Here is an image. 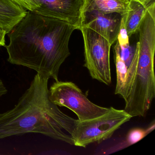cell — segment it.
<instances>
[{"instance_id":"obj_1","label":"cell","mask_w":155,"mask_h":155,"mask_svg":"<svg viewBox=\"0 0 155 155\" xmlns=\"http://www.w3.org/2000/svg\"><path fill=\"white\" fill-rule=\"evenodd\" d=\"M75 30L68 22L29 11L8 33V61L57 81L70 55L69 43Z\"/></svg>"},{"instance_id":"obj_2","label":"cell","mask_w":155,"mask_h":155,"mask_svg":"<svg viewBox=\"0 0 155 155\" xmlns=\"http://www.w3.org/2000/svg\"><path fill=\"white\" fill-rule=\"evenodd\" d=\"M49 79L37 73L14 107L0 112V139L39 133L74 145L79 120L63 113L51 100Z\"/></svg>"},{"instance_id":"obj_3","label":"cell","mask_w":155,"mask_h":155,"mask_svg":"<svg viewBox=\"0 0 155 155\" xmlns=\"http://www.w3.org/2000/svg\"><path fill=\"white\" fill-rule=\"evenodd\" d=\"M138 32L139 40L120 96L125 101L124 110L132 117H145L155 98V4L148 7Z\"/></svg>"},{"instance_id":"obj_4","label":"cell","mask_w":155,"mask_h":155,"mask_svg":"<svg viewBox=\"0 0 155 155\" xmlns=\"http://www.w3.org/2000/svg\"><path fill=\"white\" fill-rule=\"evenodd\" d=\"M131 118L124 110L111 107L107 113L97 117L79 120L74 132V145L86 147L89 144L106 140Z\"/></svg>"},{"instance_id":"obj_5","label":"cell","mask_w":155,"mask_h":155,"mask_svg":"<svg viewBox=\"0 0 155 155\" xmlns=\"http://www.w3.org/2000/svg\"><path fill=\"white\" fill-rule=\"evenodd\" d=\"M49 91L50 99L54 104L58 107L69 109L76 114L80 121L97 117L107 113L109 109V108L92 103L71 81H55Z\"/></svg>"},{"instance_id":"obj_6","label":"cell","mask_w":155,"mask_h":155,"mask_svg":"<svg viewBox=\"0 0 155 155\" xmlns=\"http://www.w3.org/2000/svg\"><path fill=\"white\" fill-rule=\"evenodd\" d=\"M80 31L84 41L85 63L93 79L107 85L111 83L110 53L111 45L91 29L82 26Z\"/></svg>"},{"instance_id":"obj_7","label":"cell","mask_w":155,"mask_h":155,"mask_svg":"<svg viewBox=\"0 0 155 155\" xmlns=\"http://www.w3.org/2000/svg\"><path fill=\"white\" fill-rule=\"evenodd\" d=\"M33 12L63 21L80 30L84 21L85 0H35Z\"/></svg>"},{"instance_id":"obj_8","label":"cell","mask_w":155,"mask_h":155,"mask_svg":"<svg viewBox=\"0 0 155 155\" xmlns=\"http://www.w3.org/2000/svg\"><path fill=\"white\" fill-rule=\"evenodd\" d=\"M121 18L117 13L104 14L97 11L85 12L82 26L98 33L112 46L117 39Z\"/></svg>"},{"instance_id":"obj_9","label":"cell","mask_w":155,"mask_h":155,"mask_svg":"<svg viewBox=\"0 0 155 155\" xmlns=\"http://www.w3.org/2000/svg\"><path fill=\"white\" fill-rule=\"evenodd\" d=\"M27 12L25 9L12 0H0V28L8 34Z\"/></svg>"},{"instance_id":"obj_10","label":"cell","mask_w":155,"mask_h":155,"mask_svg":"<svg viewBox=\"0 0 155 155\" xmlns=\"http://www.w3.org/2000/svg\"><path fill=\"white\" fill-rule=\"evenodd\" d=\"M130 0H85L84 12L97 11L122 16L130 10Z\"/></svg>"},{"instance_id":"obj_11","label":"cell","mask_w":155,"mask_h":155,"mask_svg":"<svg viewBox=\"0 0 155 155\" xmlns=\"http://www.w3.org/2000/svg\"><path fill=\"white\" fill-rule=\"evenodd\" d=\"M130 10L126 15V28L129 37L137 33L141 20L145 15L147 7L137 2L130 0Z\"/></svg>"},{"instance_id":"obj_12","label":"cell","mask_w":155,"mask_h":155,"mask_svg":"<svg viewBox=\"0 0 155 155\" xmlns=\"http://www.w3.org/2000/svg\"><path fill=\"white\" fill-rule=\"evenodd\" d=\"M114 53L117 73V85L115 93L116 95L121 96L124 88L128 68L120 57L119 45L117 41L114 46Z\"/></svg>"},{"instance_id":"obj_13","label":"cell","mask_w":155,"mask_h":155,"mask_svg":"<svg viewBox=\"0 0 155 155\" xmlns=\"http://www.w3.org/2000/svg\"><path fill=\"white\" fill-rule=\"evenodd\" d=\"M150 133L147 128L143 129L140 128L132 129L130 130L126 138V146H130L138 142Z\"/></svg>"},{"instance_id":"obj_14","label":"cell","mask_w":155,"mask_h":155,"mask_svg":"<svg viewBox=\"0 0 155 155\" xmlns=\"http://www.w3.org/2000/svg\"><path fill=\"white\" fill-rule=\"evenodd\" d=\"M126 15L127 14L121 16L119 31L117 40L120 48H125L130 45L129 37L126 28Z\"/></svg>"},{"instance_id":"obj_15","label":"cell","mask_w":155,"mask_h":155,"mask_svg":"<svg viewBox=\"0 0 155 155\" xmlns=\"http://www.w3.org/2000/svg\"><path fill=\"white\" fill-rule=\"evenodd\" d=\"M135 51V48L130 45L125 48H120V57L126 63L127 68L133 59Z\"/></svg>"},{"instance_id":"obj_16","label":"cell","mask_w":155,"mask_h":155,"mask_svg":"<svg viewBox=\"0 0 155 155\" xmlns=\"http://www.w3.org/2000/svg\"><path fill=\"white\" fill-rule=\"evenodd\" d=\"M17 5L30 11L34 12L36 8L35 0H12Z\"/></svg>"},{"instance_id":"obj_17","label":"cell","mask_w":155,"mask_h":155,"mask_svg":"<svg viewBox=\"0 0 155 155\" xmlns=\"http://www.w3.org/2000/svg\"><path fill=\"white\" fill-rule=\"evenodd\" d=\"M6 34V31L0 28V47L6 46L5 36Z\"/></svg>"},{"instance_id":"obj_18","label":"cell","mask_w":155,"mask_h":155,"mask_svg":"<svg viewBox=\"0 0 155 155\" xmlns=\"http://www.w3.org/2000/svg\"><path fill=\"white\" fill-rule=\"evenodd\" d=\"M8 90L2 81L0 79V98L8 93Z\"/></svg>"},{"instance_id":"obj_19","label":"cell","mask_w":155,"mask_h":155,"mask_svg":"<svg viewBox=\"0 0 155 155\" xmlns=\"http://www.w3.org/2000/svg\"><path fill=\"white\" fill-rule=\"evenodd\" d=\"M134 1L137 2L145 7H148L152 2H155V0H133Z\"/></svg>"}]
</instances>
